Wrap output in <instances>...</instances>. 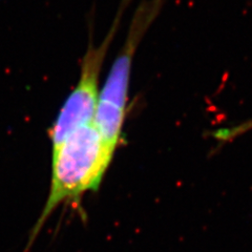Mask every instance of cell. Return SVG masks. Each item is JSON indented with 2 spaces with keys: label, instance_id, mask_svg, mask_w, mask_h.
Segmentation results:
<instances>
[{
  "label": "cell",
  "instance_id": "1",
  "mask_svg": "<svg viewBox=\"0 0 252 252\" xmlns=\"http://www.w3.org/2000/svg\"><path fill=\"white\" fill-rule=\"evenodd\" d=\"M113 155L103 143L94 123L76 129L54 149L49 198L32 239L37 235L58 205L76 199L89 190H96Z\"/></svg>",
  "mask_w": 252,
  "mask_h": 252
},
{
  "label": "cell",
  "instance_id": "4",
  "mask_svg": "<svg viewBox=\"0 0 252 252\" xmlns=\"http://www.w3.org/2000/svg\"><path fill=\"white\" fill-rule=\"evenodd\" d=\"M250 130H252V119H249L238 125L230 126V127L217 129L211 132V137L214 138L220 145H224Z\"/></svg>",
  "mask_w": 252,
  "mask_h": 252
},
{
  "label": "cell",
  "instance_id": "2",
  "mask_svg": "<svg viewBox=\"0 0 252 252\" xmlns=\"http://www.w3.org/2000/svg\"><path fill=\"white\" fill-rule=\"evenodd\" d=\"M162 0L142 3L131 20L128 35L100 91L94 124L105 146L115 153L126 117L133 57L148 28L161 9Z\"/></svg>",
  "mask_w": 252,
  "mask_h": 252
},
{
  "label": "cell",
  "instance_id": "3",
  "mask_svg": "<svg viewBox=\"0 0 252 252\" xmlns=\"http://www.w3.org/2000/svg\"><path fill=\"white\" fill-rule=\"evenodd\" d=\"M128 0H123L117 18L108 34L98 46L90 44L82 63L81 74L74 91L67 97L65 103L51 129L52 151L56 149L70 133L84 125L94 123L99 99V76L109 45L120 26L123 11Z\"/></svg>",
  "mask_w": 252,
  "mask_h": 252
}]
</instances>
